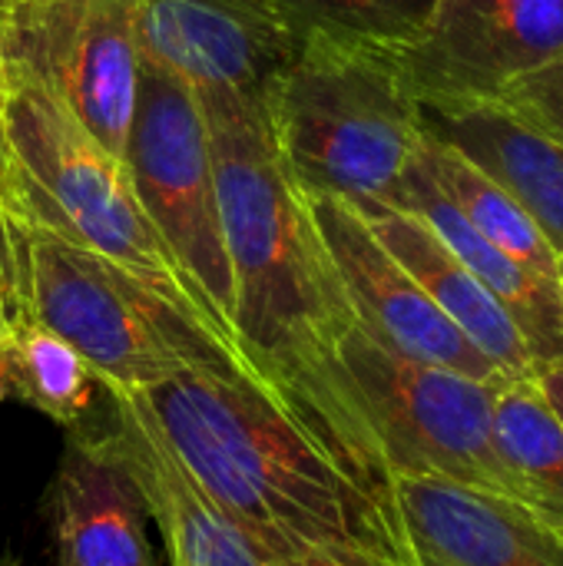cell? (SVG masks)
Wrapping results in <instances>:
<instances>
[{
	"instance_id": "obj_6",
	"label": "cell",
	"mask_w": 563,
	"mask_h": 566,
	"mask_svg": "<svg viewBox=\"0 0 563 566\" xmlns=\"http://www.w3.org/2000/svg\"><path fill=\"white\" fill-rule=\"evenodd\" d=\"M335 355L392 474L448 478L528 514L491 441L498 381H475L392 352L358 322L338 338Z\"/></svg>"
},
{
	"instance_id": "obj_11",
	"label": "cell",
	"mask_w": 563,
	"mask_h": 566,
	"mask_svg": "<svg viewBox=\"0 0 563 566\" xmlns=\"http://www.w3.org/2000/svg\"><path fill=\"white\" fill-rule=\"evenodd\" d=\"M139 53L189 90L259 96L295 50L259 0H139Z\"/></svg>"
},
{
	"instance_id": "obj_13",
	"label": "cell",
	"mask_w": 563,
	"mask_h": 566,
	"mask_svg": "<svg viewBox=\"0 0 563 566\" xmlns=\"http://www.w3.org/2000/svg\"><path fill=\"white\" fill-rule=\"evenodd\" d=\"M411 566H563L557 534L475 488L435 474H392Z\"/></svg>"
},
{
	"instance_id": "obj_9",
	"label": "cell",
	"mask_w": 563,
	"mask_h": 566,
	"mask_svg": "<svg viewBox=\"0 0 563 566\" xmlns=\"http://www.w3.org/2000/svg\"><path fill=\"white\" fill-rule=\"evenodd\" d=\"M418 103H491L563 56V0H438L392 53Z\"/></svg>"
},
{
	"instance_id": "obj_25",
	"label": "cell",
	"mask_w": 563,
	"mask_h": 566,
	"mask_svg": "<svg viewBox=\"0 0 563 566\" xmlns=\"http://www.w3.org/2000/svg\"><path fill=\"white\" fill-rule=\"evenodd\" d=\"M13 3H17V0H0V33H3V23H7V17H10Z\"/></svg>"
},
{
	"instance_id": "obj_20",
	"label": "cell",
	"mask_w": 563,
	"mask_h": 566,
	"mask_svg": "<svg viewBox=\"0 0 563 566\" xmlns=\"http://www.w3.org/2000/svg\"><path fill=\"white\" fill-rule=\"evenodd\" d=\"M100 381L60 335L17 315L0 335V391L17 395L63 428H76Z\"/></svg>"
},
{
	"instance_id": "obj_23",
	"label": "cell",
	"mask_w": 563,
	"mask_h": 566,
	"mask_svg": "<svg viewBox=\"0 0 563 566\" xmlns=\"http://www.w3.org/2000/svg\"><path fill=\"white\" fill-rule=\"evenodd\" d=\"M17 272H13V245H10V229L7 216L0 209V335L3 328L17 318Z\"/></svg>"
},
{
	"instance_id": "obj_10",
	"label": "cell",
	"mask_w": 563,
	"mask_h": 566,
	"mask_svg": "<svg viewBox=\"0 0 563 566\" xmlns=\"http://www.w3.org/2000/svg\"><path fill=\"white\" fill-rule=\"evenodd\" d=\"M319 235L332 255L342 292L355 322L408 358L451 368L475 381H501L504 375L458 332V325L425 295L411 272L382 245L358 206L338 196H305Z\"/></svg>"
},
{
	"instance_id": "obj_26",
	"label": "cell",
	"mask_w": 563,
	"mask_h": 566,
	"mask_svg": "<svg viewBox=\"0 0 563 566\" xmlns=\"http://www.w3.org/2000/svg\"><path fill=\"white\" fill-rule=\"evenodd\" d=\"M557 285H561V295H563V255L557 259Z\"/></svg>"
},
{
	"instance_id": "obj_24",
	"label": "cell",
	"mask_w": 563,
	"mask_h": 566,
	"mask_svg": "<svg viewBox=\"0 0 563 566\" xmlns=\"http://www.w3.org/2000/svg\"><path fill=\"white\" fill-rule=\"evenodd\" d=\"M534 381L541 385V391L548 395V401L557 408V415L563 418V361L534 368Z\"/></svg>"
},
{
	"instance_id": "obj_17",
	"label": "cell",
	"mask_w": 563,
	"mask_h": 566,
	"mask_svg": "<svg viewBox=\"0 0 563 566\" xmlns=\"http://www.w3.org/2000/svg\"><path fill=\"white\" fill-rule=\"evenodd\" d=\"M355 206V202H352ZM358 212L382 245L411 272L425 295L458 325V332L504 375H534V358L504 305L455 259V252L415 212L392 202H362Z\"/></svg>"
},
{
	"instance_id": "obj_27",
	"label": "cell",
	"mask_w": 563,
	"mask_h": 566,
	"mask_svg": "<svg viewBox=\"0 0 563 566\" xmlns=\"http://www.w3.org/2000/svg\"><path fill=\"white\" fill-rule=\"evenodd\" d=\"M557 541H561V547H563V537H561V534H557Z\"/></svg>"
},
{
	"instance_id": "obj_8",
	"label": "cell",
	"mask_w": 563,
	"mask_h": 566,
	"mask_svg": "<svg viewBox=\"0 0 563 566\" xmlns=\"http://www.w3.org/2000/svg\"><path fill=\"white\" fill-rule=\"evenodd\" d=\"M139 0H17L0 33V73L50 90L123 159L139 93Z\"/></svg>"
},
{
	"instance_id": "obj_12",
	"label": "cell",
	"mask_w": 563,
	"mask_h": 566,
	"mask_svg": "<svg viewBox=\"0 0 563 566\" xmlns=\"http://www.w3.org/2000/svg\"><path fill=\"white\" fill-rule=\"evenodd\" d=\"M113 398V444L129 471L146 517L156 521L173 566H272L202 488L166 441L136 391L106 388Z\"/></svg>"
},
{
	"instance_id": "obj_7",
	"label": "cell",
	"mask_w": 563,
	"mask_h": 566,
	"mask_svg": "<svg viewBox=\"0 0 563 566\" xmlns=\"http://www.w3.org/2000/svg\"><path fill=\"white\" fill-rule=\"evenodd\" d=\"M123 166L146 219L192 285L206 318L242 355L232 325L236 289L219 216L209 123L196 90L146 60Z\"/></svg>"
},
{
	"instance_id": "obj_28",
	"label": "cell",
	"mask_w": 563,
	"mask_h": 566,
	"mask_svg": "<svg viewBox=\"0 0 563 566\" xmlns=\"http://www.w3.org/2000/svg\"><path fill=\"white\" fill-rule=\"evenodd\" d=\"M0 398H3V391H0Z\"/></svg>"
},
{
	"instance_id": "obj_4",
	"label": "cell",
	"mask_w": 563,
	"mask_h": 566,
	"mask_svg": "<svg viewBox=\"0 0 563 566\" xmlns=\"http://www.w3.org/2000/svg\"><path fill=\"white\" fill-rule=\"evenodd\" d=\"M7 229L17 312L73 345L103 388L149 391L183 371H216L249 378L265 391L246 358L206 322L176 308L123 265L10 216Z\"/></svg>"
},
{
	"instance_id": "obj_5",
	"label": "cell",
	"mask_w": 563,
	"mask_h": 566,
	"mask_svg": "<svg viewBox=\"0 0 563 566\" xmlns=\"http://www.w3.org/2000/svg\"><path fill=\"white\" fill-rule=\"evenodd\" d=\"M272 143L305 196L388 202L418 143V99L388 50L302 40L259 93Z\"/></svg>"
},
{
	"instance_id": "obj_16",
	"label": "cell",
	"mask_w": 563,
	"mask_h": 566,
	"mask_svg": "<svg viewBox=\"0 0 563 566\" xmlns=\"http://www.w3.org/2000/svg\"><path fill=\"white\" fill-rule=\"evenodd\" d=\"M388 202L428 222L431 232L455 252V259L504 305L521 338L528 342L534 368L563 361L561 285L524 269L521 262L504 255L498 245H491L478 229H471L468 219L455 209V202L428 176V169L418 159V149Z\"/></svg>"
},
{
	"instance_id": "obj_3",
	"label": "cell",
	"mask_w": 563,
	"mask_h": 566,
	"mask_svg": "<svg viewBox=\"0 0 563 566\" xmlns=\"http://www.w3.org/2000/svg\"><path fill=\"white\" fill-rule=\"evenodd\" d=\"M0 209L23 226L123 265L212 328L192 285L146 219L123 159L50 90L17 73H0Z\"/></svg>"
},
{
	"instance_id": "obj_14",
	"label": "cell",
	"mask_w": 563,
	"mask_h": 566,
	"mask_svg": "<svg viewBox=\"0 0 563 566\" xmlns=\"http://www.w3.org/2000/svg\"><path fill=\"white\" fill-rule=\"evenodd\" d=\"M56 566H156L146 507L110 434H73L50 488Z\"/></svg>"
},
{
	"instance_id": "obj_22",
	"label": "cell",
	"mask_w": 563,
	"mask_h": 566,
	"mask_svg": "<svg viewBox=\"0 0 563 566\" xmlns=\"http://www.w3.org/2000/svg\"><path fill=\"white\" fill-rule=\"evenodd\" d=\"M491 103L508 106L524 123L538 126L541 133H551L563 143V56L548 63L544 70L518 80Z\"/></svg>"
},
{
	"instance_id": "obj_2",
	"label": "cell",
	"mask_w": 563,
	"mask_h": 566,
	"mask_svg": "<svg viewBox=\"0 0 563 566\" xmlns=\"http://www.w3.org/2000/svg\"><path fill=\"white\" fill-rule=\"evenodd\" d=\"M136 395L272 566H411L392 488L358 484L256 381L183 371Z\"/></svg>"
},
{
	"instance_id": "obj_21",
	"label": "cell",
	"mask_w": 563,
	"mask_h": 566,
	"mask_svg": "<svg viewBox=\"0 0 563 566\" xmlns=\"http://www.w3.org/2000/svg\"><path fill=\"white\" fill-rule=\"evenodd\" d=\"M275 23L302 40H335L375 50H402L428 23L438 0H259Z\"/></svg>"
},
{
	"instance_id": "obj_15",
	"label": "cell",
	"mask_w": 563,
	"mask_h": 566,
	"mask_svg": "<svg viewBox=\"0 0 563 566\" xmlns=\"http://www.w3.org/2000/svg\"><path fill=\"white\" fill-rule=\"evenodd\" d=\"M421 133L504 186L563 255V143L501 103H418Z\"/></svg>"
},
{
	"instance_id": "obj_18",
	"label": "cell",
	"mask_w": 563,
	"mask_h": 566,
	"mask_svg": "<svg viewBox=\"0 0 563 566\" xmlns=\"http://www.w3.org/2000/svg\"><path fill=\"white\" fill-rule=\"evenodd\" d=\"M491 441L528 514L563 537V418L534 375L494 385Z\"/></svg>"
},
{
	"instance_id": "obj_1",
	"label": "cell",
	"mask_w": 563,
	"mask_h": 566,
	"mask_svg": "<svg viewBox=\"0 0 563 566\" xmlns=\"http://www.w3.org/2000/svg\"><path fill=\"white\" fill-rule=\"evenodd\" d=\"M196 96L216 159L236 342L269 398L358 484L382 494L392 471L335 355L355 315L309 199L272 143L259 96L226 86Z\"/></svg>"
},
{
	"instance_id": "obj_19",
	"label": "cell",
	"mask_w": 563,
	"mask_h": 566,
	"mask_svg": "<svg viewBox=\"0 0 563 566\" xmlns=\"http://www.w3.org/2000/svg\"><path fill=\"white\" fill-rule=\"evenodd\" d=\"M418 159L428 169V176L438 182V189L468 219L471 229H478L491 245H498L524 269L538 272L548 282H557V252L548 245L541 229L531 222V216L504 186H498L475 163H468L451 146L431 139L428 133H421Z\"/></svg>"
}]
</instances>
